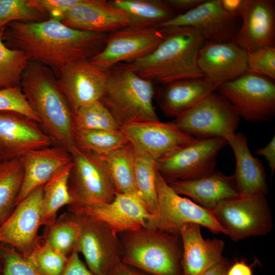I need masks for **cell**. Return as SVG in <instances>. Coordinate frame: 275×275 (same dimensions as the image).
Wrapping results in <instances>:
<instances>
[{"label": "cell", "mask_w": 275, "mask_h": 275, "mask_svg": "<svg viewBox=\"0 0 275 275\" xmlns=\"http://www.w3.org/2000/svg\"><path fill=\"white\" fill-rule=\"evenodd\" d=\"M0 255L1 275H44L21 252L9 245L0 243Z\"/></svg>", "instance_id": "obj_39"}, {"label": "cell", "mask_w": 275, "mask_h": 275, "mask_svg": "<svg viewBox=\"0 0 275 275\" xmlns=\"http://www.w3.org/2000/svg\"><path fill=\"white\" fill-rule=\"evenodd\" d=\"M158 198L157 213L144 227L173 234H179L180 228L187 223H196L213 233L226 234L211 210L206 209L176 193L160 175L156 174Z\"/></svg>", "instance_id": "obj_6"}, {"label": "cell", "mask_w": 275, "mask_h": 275, "mask_svg": "<svg viewBox=\"0 0 275 275\" xmlns=\"http://www.w3.org/2000/svg\"><path fill=\"white\" fill-rule=\"evenodd\" d=\"M0 111L16 112L38 123L39 122L20 86L0 90Z\"/></svg>", "instance_id": "obj_41"}, {"label": "cell", "mask_w": 275, "mask_h": 275, "mask_svg": "<svg viewBox=\"0 0 275 275\" xmlns=\"http://www.w3.org/2000/svg\"><path fill=\"white\" fill-rule=\"evenodd\" d=\"M135 151L129 142L101 157L116 193L138 195L134 183Z\"/></svg>", "instance_id": "obj_29"}, {"label": "cell", "mask_w": 275, "mask_h": 275, "mask_svg": "<svg viewBox=\"0 0 275 275\" xmlns=\"http://www.w3.org/2000/svg\"><path fill=\"white\" fill-rule=\"evenodd\" d=\"M108 2L127 14L128 26L131 27L156 26L176 15L163 0H112Z\"/></svg>", "instance_id": "obj_28"}, {"label": "cell", "mask_w": 275, "mask_h": 275, "mask_svg": "<svg viewBox=\"0 0 275 275\" xmlns=\"http://www.w3.org/2000/svg\"><path fill=\"white\" fill-rule=\"evenodd\" d=\"M0 31V90L19 86L30 61L22 51L8 47Z\"/></svg>", "instance_id": "obj_36"}, {"label": "cell", "mask_w": 275, "mask_h": 275, "mask_svg": "<svg viewBox=\"0 0 275 275\" xmlns=\"http://www.w3.org/2000/svg\"><path fill=\"white\" fill-rule=\"evenodd\" d=\"M68 210L105 224L117 235L144 227L152 217L137 195L118 193L109 203L69 205Z\"/></svg>", "instance_id": "obj_15"}, {"label": "cell", "mask_w": 275, "mask_h": 275, "mask_svg": "<svg viewBox=\"0 0 275 275\" xmlns=\"http://www.w3.org/2000/svg\"><path fill=\"white\" fill-rule=\"evenodd\" d=\"M226 275H253L251 267L244 261H236L230 265Z\"/></svg>", "instance_id": "obj_47"}, {"label": "cell", "mask_w": 275, "mask_h": 275, "mask_svg": "<svg viewBox=\"0 0 275 275\" xmlns=\"http://www.w3.org/2000/svg\"><path fill=\"white\" fill-rule=\"evenodd\" d=\"M25 257L44 275H61L69 256L43 241L38 243Z\"/></svg>", "instance_id": "obj_37"}, {"label": "cell", "mask_w": 275, "mask_h": 275, "mask_svg": "<svg viewBox=\"0 0 275 275\" xmlns=\"http://www.w3.org/2000/svg\"><path fill=\"white\" fill-rule=\"evenodd\" d=\"M79 0H28L30 6L48 16L60 20Z\"/></svg>", "instance_id": "obj_42"}, {"label": "cell", "mask_w": 275, "mask_h": 275, "mask_svg": "<svg viewBox=\"0 0 275 275\" xmlns=\"http://www.w3.org/2000/svg\"><path fill=\"white\" fill-rule=\"evenodd\" d=\"M161 28L164 38L158 46L148 55L126 64L140 77L163 84L203 77L197 65L199 51L206 42L200 32L190 26Z\"/></svg>", "instance_id": "obj_3"}, {"label": "cell", "mask_w": 275, "mask_h": 275, "mask_svg": "<svg viewBox=\"0 0 275 275\" xmlns=\"http://www.w3.org/2000/svg\"><path fill=\"white\" fill-rule=\"evenodd\" d=\"M230 265L228 260L224 257L219 262L209 268L202 275H226Z\"/></svg>", "instance_id": "obj_48"}, {"label": "cell", "mask_w": 275, "mask_h": 275, "mask_svg": "<svg viewBox=\"0 0 275 275\" xmlns=\"http://www.w3.org/2000/svg\"><path fill=\"white\" fill-rule=\"evenodd\" d=\"M197 65L203 76L217 88L247 72L248 52L232 41L205 42L199 51Z\"/></svg>", "instance_id": "obj_20"}, {"label": "cell", "mask_w": 275, "mask_h": 275, "mask_svg": "<svg viewBox=\"0 0 275 275\" xmlns=\"http://www.w3.org/2000/svg\"><path fill=\"white\" fill-rule=\"evenodd\" d=\"M71 154L68 186L72 203L70 205L111 202L116 192L104 160L76 147Z\"/></svg>", "instance_id": "obj_10"}, {"label": "cell", "mask_w": 275, "mask_h": 275, "mask_svg": "<svg viewBox=\"0 0 275 275\" xmlns=\"http://www.w3.org/2000/svg\"><path fill=\"white\" fill-rule=\"evenodd\" d=\"M168 183L178 194L186 196L209 210L222 201L239 196L233 175L218 171L196 179Z\"/></svg>", "instance_id": "obj_27"}, {"label": "cell", "mask_w": 275, "mask_h": 275, "mask_svg": "<svg viewBox=\"0 0 275 275\" xmlns=\"http://www.w3.org/2000/svg\"><path fill=\"white\" fill-rule=\"evenodd\" d=\"M77 215L80 230L74 251L83 255L88 268L94 274L109 275L121 262L118 235L100 222Z\"/></svg>", "instance_id": "obj_13"}, {"label": "cell", "mask_w": 275, "mask_h": 275, "mask_svg": "<svg viewBox=\"0 0 275 275\" xmlns=\"http://www.w3.org/2000/svg\"><path fill=\"white\" fill-rule=\"evenodd\" d=\"M121 130L136 150L156 161L197 140L182 132L172 122L160 120L128 124Z\"/></svg>", "instance_id": "obj_18"}, {"label": "cell", "mask_w": 275, "mask_h": 275, "mask_svg": "<svg viewBox=\"0 0 275 275\" xmlns=\"http://www.w3.org/2000/svg\"><path fill=\"white\" fill-rule=\"evenodd\" d=\"M43 131L70 153L76 148L74 113L59 89L53 72L30 60L20 85Z\"/></svg>", "instance_id": "obj_2"}, {"label": "cell", "mask_w": 275, "mask_h": 275, "mask_svg": "<svg viewBox=\"0 0 275 275\" xmlns=\"http://www.w3.org/2000/svg\"><path fill=\"white\" fill-rule=\"evenodd\" d=\"M223 9L235 18L241 17L246 3V0H220Z\"/></svg>", "instance_id": "obj_45"}, {"label": "cell", "mask_w": 275, "mask_h": 275, "mask_svg": "<svg viewBox=\"0 0 275 275\" xmlns=\"http://www.w3.org/2000/svg\"><path fill=\"white\" fill-rule=\"evenodd\" d=\"M225 139L234 154L236 167L233 176L239 196H266L268 188L263 165L252 154L246 136L235 132Z\"/></svg>", "instance_id": "obj_25"}, {"label": "cell", "mask_w": 275, "mask_h": 275, "mask_svg": "<svg viewBox=\"0 0 275 275\" xmlns=\"http://www.w3.org/2000/svg\"><path fill=\"white\" fill-rule=\"evenodd\" d=\"M211 210L226 235L235 241L266 235L272 228V217L264 195L227 199Z\"/></svg>", "instance_id": "obj_7"}, {"label": "cell", "mask_w": 275, "mask_h": 275, "mask_svg": "<svg viewBox=\"0 0 275 275\" xmlns=\"http://www.w3.org/2000/svg\"><path fill=\"white\" fill-rule=\"evenodd\" d=\"M256 154L262 155L267 161L273 175L275 171V136L272 138L270 142L264 147L258 149Z\"/></svg>", "instance_id": "obj_46"}, {"label": "cell", "mask_w": 275, "mask_h": 275, "mask_svg": "<svg viewBox=\"0 0 275 275\" xmlns=\"http://www.w3.org/2000/svg\"><path fill=\"white\" fill-rule=\"evenodd\" d=\"M71 167L72 163L43 185L42 226L47 227L53 224L58 210L72 203L68 186Z\"/></svg>", "instance_id": "obj_30"}, {"label": "cell", "mask_w": 275, "mask_h": 275, "mask_svg": "<svg viewBox=\"0 0 275 275\" xmlns=\"http://www.w3.org/2000/svg\"><path fill=\"white\" fill-rule=\"evenodd\" d=\"M74 140L76 148L102 158L129 143L121 130L75 131Z\"/></svg>", "instance_id": "obj_34"}, {"label": "cell", "mask_w": 275, "mask_h": 275, "mask_svg": "<svg viewBox=\"0 0 275 275\" xmlns=\"http://www.w3.org/2000/svg\"><path fill=\"white\" fill-rule=\"evenodd\" d=\"M154 95L151 80L121 63L109 69L101 101L121 128L128 124L159 120L153 106Z\"/></svg>", "instance_id": "obj_5"}, {"label": "cell", "mask_w": 275, "mask_h": 275, "mask_svg": "<svg viewBox=\"0 0 275 275\" xmlns=\"http://www.w3.org/2000/svg\"><path fill=\"white\" fill-rule=\"evenodd\" d=\"M267 77L247 72L217 88L240 118L252 122L269 121L275 114V84Z\"/></svg>", "instance_id": "obj_8"}, {"label": "cell", "mask_w": 275, "mask_h": 275, "mask_svg": "<svg viewBox=\"0 0 275 275\" xmlns=\"http://www.w3.org/2000/svg\"><path fill=\"white\" fill-rule=\"evenodd\" d=\"M43 185L32 191L17 204L0 225V243L9 245L26 256L40 242Z\"/></svg>", "instance_id": "obj_16"}, {"label": "cell", "mask_w": 275, "mask_h": 275, "mask_svg": "<svg viewBox=\"0 0 275 275\" xmlns=\"http://www.w3.org/2000/svg\"><path fill=\"white\" fill-rule=\"evenodd\" d=\"M241 18L242 23L232 42L247 52L274 46V1L246 0Z\"/></svg>", "instance_id": "obj_22"}, {"label": "cell", "mask_w": 275, "mask_h": 275, "mask_svg": "<svg viewBox=\"0 0 275 275\" xmlns=\"http://www.w3.org/2000/svg\"><path fill=\"white\" fill-rule=\"evenodd\" d=\"M240 26L238 18L228 13L220 0H205L193 9L177 14L156 27H193L206 42H222L232 41Z\"/></svg>", "instance_id": "obj_17"}, {"label": "cell", "mask_w": 275, "mask_h": 275, "mask_svg": "<svg viewBox=\"0 0 275 275\" xmlns=\"http://www.w3.org/2000/svg\"><path fill=\"white\" fill-rule=\"evenodd\" d=\"M135 150L134 183L137 194L148 211L153 216L158 210L156 160L146 153Z\"/></svg>", "instance_id": "obj_31"}, {"label": "cell", "mask_w": 275, "mask_h": 275, "mask_svg": "<svg viewBox=\"0 0 275 275\" xmlns=\"http://www.w3.org/2000/svg\"><path fill=\"white\" fill-rule=\"evenodd\" d=\"M168 6L175 13H186L200 4L205 0H163Z\"/></svg>", "instance_id": "obj_44"}, {"label": "cell", "mask_w": 275, "mask_h": 275, "mask_svg": "<svg viewBox=\"0 0 275 275\" xmlns=\"http://www.w3.org/2000/svg\"><path fill=\"white\" fill-rule=\"evenodd\" d=\"M19 159L23 179L15 207L35 189L44 185L71 164L72 156L63 147L54 145L30 150Z\"/></svg>", "instance_id": "obj_21"}, {"label": "cell", "mask_w": 275, "mask_h": 275, "mask_svg": "<svg viewBox=\"0 0 275 275\" xmlns=\"http://www.w3.org/2000/svg\"><path fill=\"white\" fill-rule=\"evenodd\" d=\"M164 38L161 28L127 26L108 33L103 49L90 60L102 68L110 69L148 55Z\"/></svg>", "instance_id": "obj_12"}, {"label": "cell", "mask_w": 275, "mask_h": 275, "mask_svg": "<svg viewBox=\"0 0 275 275\" xmlns=\"http://www.w3.org/2000/svg\"><path fill=\"white\" fill-rule=\"evenodd\" d=\"M183 253L182 275H202L223 258L224 242L219 239H204L201 226L187 223L179 230Z\"/></svg>", "instance_id": "obj_24"}, {"label": "cell", "mask_w": 275, "mask_h": 275, "mask_svg": "<svg viewBox=\"0 0 275 275\" xmlns=\"http://www.w3.org/2000/svg\"><path fill=\"white\" fill-rule=\"evenodd\" d=\"M2 269H3V262H2L1 256L0 255V275L1 274Z\"/></svg>", "instance_id": "obj_50"}, {"label": "cell", "mask_w": 275, "mask_h": 275, "mask_svg": "<svg viewBox=\"0 0 275 275\" xmlns=\"http://www.w3.org/2000/svg\"><path fill=\"white\" fill-rule=\"evenodd\" d=\"M61 21L74 29L107 34L126 28L129 23L126 13L105 0H79Z\"/></svg>", "instance_id": "obj_23"}, {"label": "cell", "mask_w": 275, "mask_h": 275, "mask_svg": "<svg viewBox=\"0 0 275 275\" xmlns=\"http://www.w3.org/2000/svg\"><path fill=\"white\" fill-rule=\"evenodd\" d=\"M75 131L121 130V127L101 101L80 107L74 113Z\"/></svg>", "instance_id": "obj_35"}, {"label": "cell", "mask_w": 275, "mask_h": 275, "mask_svg": "<svg viewBox=\"0 0 275 275\" xmlns=\"http://www.w3.org/2000/svg\"><path fill=\"white\" fill-rule=\"evenodd\" d=\"M227 144L221 138L197 139L157 160L158 172L167 183L208 175L215 171L216 157Z\"/></svg>", "instance_id": "obj_11"}, {"label": "cell", "mask_w": 275, "mask_h": 275, "mask_svg": "<svg viewBox=\"0 0 275 275\" xmlns=\"http://www.w3.org/2000/svg\"><path fill=\"white\" fill-rule=\"evenodd\" d=\"M119 234L123 263L151 275H182L179 234L142 227Z\"/></svg>", "instance_id": "obj_4"}, {"label": "cell", "mask_w": 275, "mask_h": 275, "mask_svg": "<svg viewBox=\"0 0 275 275\" xmlns=\"http://www.w3.org/2000/svg\"><path fill=\"white\" fill-rule=\"evenodd\" d=\"M48 19L30 6L28 0H0V31L12 21L40 22Z\"/></svg>", "instance_id": "obj_38"}, {"label": "cell", "mask_w": 275, "mask_h": 275, "mask_svg": "<svg viewBox=\"0 0 275 275\" xmlns=\"http://www.w3.org/2000/svg\"><path fill=\"white\" fill-rule=\"evenodd\" d=\"M109 275H151L142 273L122 262L113 270Z\"/></svg>", "instance_id": "obj_49"}, {"label": "cell", "mask_w": 275, "mask_h": 275, "mask_svg": "<svg viewBox=\"0 0 275 275\" xmlns=\"http://www.w3.org/2000/svg\"><path fill=\"white\" fill-rule=\"evenodd\" d=\"M107 35L74 29L50 18L11 22L3 28L2 39L8 47L23 52L30 60L48 67L57 76L65 65L90 59L99 53Z\"/></svg>", "instance_id": "obj_1"}, {"label": "cell", "mask_w": 275, "mask_h": 275, "mask_svg": "<svg viewBox=\"0 0 275 275\" xmlns=\"http://www.w3.org/2000/svg\"><path fill=\"white\" fill-rule=\"evenodd\" d=\"M54 145L37 122L16 112L0 111V161Z\"/></svg>", "instance_id": "obj_19"}, {"label": "cell", "mask_w": 275, "mask_h": 275, "mask_svg": "<svg viewBox=\"0 0 275 275\" xmlns=\"http://www.w3.org/2000/svg\"><path fill=\"white\" fill-rule=\"evenodd\" d=\"M240 118L224 97L213 92L172 122L182 132L197 139H225L235 132Z\"/></svg>", "instance_id": "obj_9"}, {"label": "cell", "mask_w": 275, "mask_h": 275, "mask_svg": "<svg viewBox=\"0 0 275 275\" xmlns=\"http://www.w3.org/2000/svg\"><path fill=\"white\" fill-rule=\"evenodd\" d=\"M109 73V69L90 59L73 61L61 69L57 82L73 113L82 106L101 100Z\"/></svg>", "instance_id": "obj_14"}, {"label": "cell", "mask_w": 275, "mask_h": 275, "mask_svg": "<svg viewBox=\"0 0 275 275\" xmlns=\"http://www.w3.org/2000/svg\"><path fill=\"white\" fill-rule=\"evenodd\" d=\"M23 179L19 158L0 161V225L13 210Z\"/></svg>", "instance_id": "obj_33"}, {"label": "cell", "mask_w": 275, "mask_h": 275, "mask_svg": "<svg viewBox=\"0 0 275 275\" xmlns=\"http://www.w3.org/2000/svg\"><path fill=\"white\" fill-rule=\"evenodd\" d=\"M79 230L77 215L71 212L62 215L53 224L46 227L43 242L68 257L75 250Z\"/></svg>", "instance_id": "obj_32"}, {"label": "cell", "mask_w": 275, "mask_h": 275, "mask_svg": "<svg viewBox=\"0 0 275 275\" xmlns=\"http://www.w3.org/2000/svg\"><path fill=\"white\" fill-rule=\"evenodd\" d=\"M216 89V87L204 76L179 79L164 84L160 89L157 101L167 117L176 118Z\"/></svg>", "instance_id": "obj_26"}, {"label": "cell", "mask_w": 275, "mask_h": 275, "mask_svg": "<svg viewBox=\"0 0 275 275\" xmlns=\"http://www.w3.org/2000/svg\"><path fill=\"white\" fill-rule=\"evenodd\" d=\"M247 72L275 79V47L268 46L248 52Z\"/></svg>", "instance_id": "obj_40"}, {"label": "cell", "mask_w": 275, "mask_h": 275, "mask_svg": "<svg viewBox=\"0 0 275 275\" xmlns=\"http://www.w3.org/2000/svg\"><path fill=\"white\" fill-rule=\"evenodd\" d=\"M61 275H95L84 263L79 253L73 251L69 256L66 266Z\"/></svg>", "instance_id": "obj_43"}]
</instances>
